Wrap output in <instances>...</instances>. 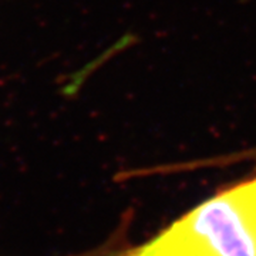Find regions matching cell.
Returning <instances> with one entry per match:
<instances>
[{
	"mask_svg": "<svg viewBox=\"0 0 256 256\" xmlns=\"http://www.w3.org/2000/svg\"><path fill=\"white\" fill-rule=\"evenodd\" d=\"M117 256H256V175L215 192Z\"/></svg>",
	"mask_w": 256,
	"mask_h": 256,
	"instance_id": "1",
	"label": "cell"
},
{
	"mask_svg": "<svg viewBox=\"0 0 256 256\" xmlns=\"http://www.w3.org/2000/svg\"><path fill=\"white\" fill-rule=\"evenodd\" d=\"M124 232H117L116 235H112L107 242H104L100 246L88 249L86 252L80 254H74V255L67 256H117L124 249Z\"/></svg>",
	"mask_w": 256,
	"mask_h": 256,
	"instance_id": "2",
	"label": "cell"
}]
</instances>
